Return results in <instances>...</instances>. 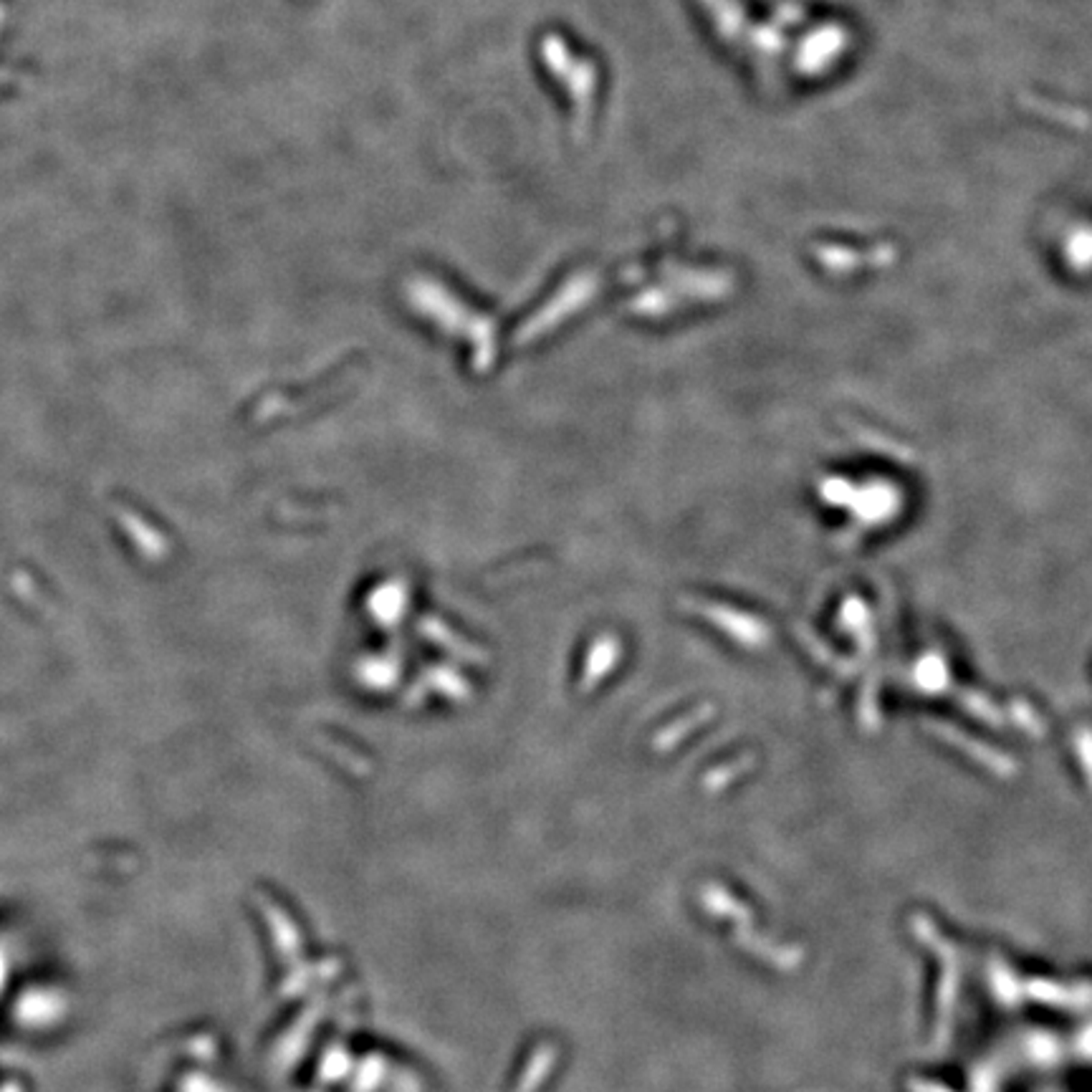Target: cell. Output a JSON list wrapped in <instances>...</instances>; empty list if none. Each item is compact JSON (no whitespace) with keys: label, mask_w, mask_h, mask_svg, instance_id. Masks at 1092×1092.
<instances>
[{"label":"cell","mask_w":1092,"mask_h":1092,"mask_svg":"<svg viewBox=\"0 0 1092 1092\" xmlns=\"http://www.w3.org/2000/svg\"><path fill=\"white\" fill-rule=\"evenodd\" d=\"M107 511H109L111 518L119 524V528H122L124 534L129 537V541L135 544L137 552L142 554L147 562L160 565V562H167V559H170L172 541L167 539V534L155 527L149 518H145V516L139 514L135 506L127 504L119 496H111L109 501H107Z\"/></svg>","instance_id":"obj_1"},{"label":"cell","mask_w":1092,"mask_h":1092,"mask_svg":"<svg viewBox=\"0 0 1092 1092\" xmlns=\"http://www.w3.org/2000/svg\"><path fill=\"white\" fill-rule=\"evenodd\" d=\"M8 587H11L13 597L25 604L28 610L43 614V617L56 614V604L51 600V594L46 589L38 587V582L31 577V572L25 566H15L8 572Z\"/></svg>","instance_id":"obj_2"}]
</instances>
